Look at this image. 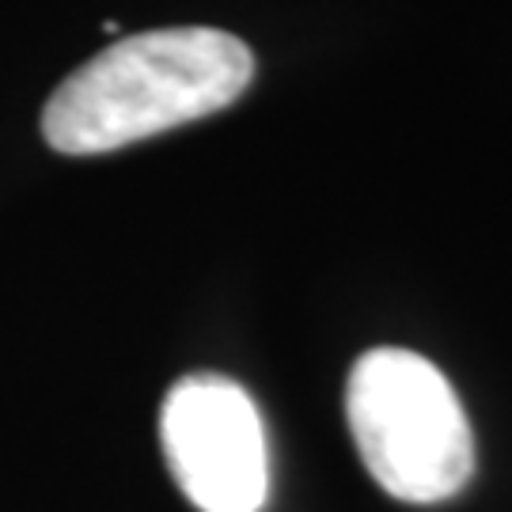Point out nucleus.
<instances>
[{"mask_svg": "<svg viewBox=\"0 0 512 512\" xmlns=\"http://www.w3.org/2000/svg\"><path fill=\"white\" fill-rule=\"evenodd\" d=\"M255 57L217 27H164L118 38L80 65L42 110V137L65 156L137 145L247 92Z\"/></svg>", "mask_w": 512, "mask_h": 512, "instance_id": "f257e3e1", "label": "nucleus"}, {"mask_svg": "<svg viewBox=\"0 0 512 512\" xmlns=\"http://www.w3.org/2000/svg\"><path fill=\"white\" fill-rule=\"evenodd\" d=\"M346 421L368 475L391 497L437 505L475 475V437L463 403L433 361L380 346L357 357L346 384Z\"/></svg>", "mask_w": 512, "mask_h": 512, "instance_id": "f03ea898", "label": "nucleus"}, {"mask_svg": "<svg viewBox=\"0 0 512 512\" xmlns=\"http://www.w3.org/2000/svg\"><path fill=\"white\" fill-rule=\"evenodd\" d=\"M160 440L171 475L202 512H262L270 448L255 399L228 376L198 372L167 391Z\"/></svg>", "mask_w": 512, "mask_h": 512, "instance_id": "7ed1b4c3", "label": "nucleus"}]
</instances>
